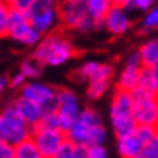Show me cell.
I'll return each instance as SVG.
<instances>
[{"label": "cell", "instance_id": "cell-1", "mask_svg": "<svg viewBox=\"0 0 158 158\" xmlns=\"http://www.w3.org/2000/svg\"><path fill=\"white\" fill-rule=\"evenodd\" d=\"M76 56V47L64 34L53 31L44 34L34 45L32 58L42 66H61Z\"/></svg>", "mask_w": 158, "mask_h": 158}, {"label": "cell", "instance_id": "cell-20", "mask_svg": "<svg viewBox=\"0 0 158 158\" xmlns=\"http://www.w3.org/2000/svg\"><path fill=\"white\" fill-rule=\"evenodd\" d=\"M110 79H90L87 81V89H85V95L89 100H100L105 94H108L111 87Z\"/></svg>", "mask_w": 158, "mask_h": 158}, {"label": "cell", "instance_id": "cell-14", "mask_svg": "<svg viewBox=\"0 0 158 158\" xmlns=\"http://www.w3.org/2000/svg\"><path fill=\"white\" fill-rule=\"evenodd\" d=\"M131 108H132V94L123 89H116L110 103V118L129 116V114H132Z\"/></svg>", "mask_w": 158, "mask_h": 158}, {"label": "cell", "instance_id": "cell-37", "mask_svg": "<svg viewBox=\"0 0 158 158\" xmlns=\"http://www.w3.org/2000/svg\"><path fill=\"white\" fill-rule=\"evenodd\" d=\"M111 2H113V3H116V5H123V6H124L127 0H111Z\"/></svg>", "mask_w": 158, "mask_h": 158}, {"label": "cell", "instance_id": "cell-6", "mask_svg": "<svg viewBox=\"0 0 158 158\" xmlns=\"http://www.w3.org/2000/svg\"><path fill=\"white\" fill-rule=\"evenodd\" d=\"M81 100L77 94L71 89H56L55 95V105L53 110L58 114L60 121V129L63 132H66L71 127V124L76 121L79 111H81Z\"/></svg>", "mask_w": 158, "mask_h": 158}, {"label": "cell", "instance_id": "cell-15", "mask_svg": "<svg viewBox=\"0 0 158 158\" xmlns=\"http://www.w3.org/2000/svg\"><path fill=\"white\" fill-rule=\"evenodd\" d=\"M142 92L156 94L158 92V66H140L139 77H137V87Z\"/></svg>", "mask_w": 158, "mask_h": 158}, {"label": "cell", "instance_id": "cell-33", "mask_svg": "<svg viewBox=\"0 0 158 158\" xmlns=\"http://www.w3.org/2000/svg\"><path fill=\"white\" fill-rule=\"evenodd\" d=\"M0 158H15V145L0 139Z\"/></svg>", "mask_w": 158, "mask_h": 158}, {"label": "cell", "instance_id": "cell-35", "mask_svg": "<svg viewBox=\"0 0 158 158\" xmlns=\"http://www.w3.org/2000/svg\"><path fill=\"white\" fill-rule=\"evenodd\" d=\"M73 158H87V147L82 145V143H74Z\"/></svg>", "mask_w": 158, "mask_h": 158}, {"label": "cell", "instance_id": "cell-9", "mask_svg": "<svg viewBox=\"0 0 158 158\" xmlns=\"http://www.w3.org/2000/svg\"><path fill=\"white\" fill-rule=\"evenodd\" d=\"M18 95L34 102L35 105H39L42 110H50V108H53V105H55L56 89L53 85L45 84L42 81L29 79V81H26L18 89Z\"/></svg>", "mask_w": 158, "mask_h": 158}, {"label": "cell", "instance_id": "cell-12", "mask_svg": "<svg viewBox=\"0 0 158 158\" xmlns=\"http://www.w3.org/2000/svg\"><path fill=\"white\" fill-rule=\"evenodd\" d=\"M76 74L82 81H90V79H110L114 77V68L110 63H102L97 60H87L79 64Z\"/></svg>", "mask_w": 158, "mask_h": 158}, {"label": "cell", "instance_id": "cell-38", "mask_svg": "<svg viewBox=\"0 0 158 158\" xmlns=\"http://www.w3.org/2000/svg\"><path fill=\"white\" fill-rule=\"evenodd\" d=\"M56 2H64V0H56Z\"/></svg>", "mask_w": 158, "mask_h": 158}, {"label": "cell", "instance_id": "cell-8", "mask_svg": "<svg viewBox=\"0 0 158 158\" xmlns=\"http://www.w3.org/2000/svg\"><path fill=\"white\" fill-rule=\"evenodd\" d=\"M132 118L137 124H158V98L156 94H148L139 89L132 92Z\"/></svg>", "mask_w": 158, "mask_h": 158}, {"label": "cell", "instance_id": "cell-22", "mask_svg": "<svg viewBox=\"0 0 158 158\" xmlns=\"http://www.w3.org/2000/svg\"><path fill=\"white\" fill-rule=\"evenodd\" d=\"M15 158H42L40 152L35 147L31 137L18 142L15 145Z\"/></svg>", "mask_w": 158, "mask_h": 158}, {"label": "cell", "instance_id": "cell-30", "mask_svg": "<svg viewBox=\"0 0 158 158\" xmlns=\"http://www.w3.org/2000/svg\"><path fill=\"white\" fill-rule=\"evenodd\" d=\"M10 8L3 0H0V37H5L6 34V23H8Z\"/></svg>", "mask_w": 158, "mask_h": 158}, {"label": "cell", "instance_id": "cell-7", "mask_svg": "<svg viewBox=\"0 0 158 158\" xmlns=\"http://www.w3.org/2000/svg\"><path fill=\"white\" fill-rule=\"evenodd\" d=\"M31 135V126L21 119L11 105H6L0 111V137L16 145L18 142Z\"/></svg>", "mask_w": 158, "mask_h": 158}, {"label": "cell", "instance_id": "cell-27", "mask_svg": "<svg viewBox=\"0 0 158 158\" xmlns=\"http://www.w3.org/2000/svg\"><path fill=\"white\" fill-rule=\"evenodd\" d=\"M155 5H156V0H127L124 6L129 11H145Z\"/></svg>", "mask_w": 158, "mask_h": 158}, {"label": "cell", "instance_id": "cell-34", "mask_svg": "<svg viewBox=\"0 0 158 158\" xmlns=\"http://www.w3.org/2000/svg\"><path fill=\"white\" fill-rule=\"evenodd\" d=\"M26 81H27V79H26L23 74H21L19 71H16V73L8 79V85H10L11 89H16V90H18V89H19V87H21V85H23Z\"/></svg>", "mask_w": 158, "mask_h": 158}, {"label": "cell", "instance_id": "cell-32", "mask_svg": "<svg viewBox=\"0 0 158 158\" xmlns=\"http://www.w3.org/2000/svg\"><path fill=\"white\" fill-rule=\"evenodd\" d=\"M3 2L8 5V8H11V10L26 11V10L32 5L34 0H3Z\"/></svg>", "mask_w": 158, "mask_h": 158}, {"label": "cell", "instance_id": "cell-31", "mask_svg": "<svg viewBox=\"0 0 158 158\" xmlns=\"http://www.w3.org/2000/svg\"><path fill=\"white\" fill-rule=\"evenodd\" d=\"M87 158H108V150L103 143L87 147Z\"/></svg>", "mask_w": 158, "mask_h": 158}, {"label": "cell", "instance_id": "cell-4", "mask_svg": "<svg viewBox=\"0 0 158 158\" xmlns=\"http://www.w3.org/2000/svg\"><path fill=\"white\" fill-rule=\"evenodd\" d=\"M26 16L39 34L44 35L53 32L60 26L58 2L56 0H34L32 5L26 10Z\"/></svg>", "mask_w": 158, "mask_h": 158}, {"label": "cell", "instance_id": "cell-36", "mask_svg": "<svg viewBox=\"0 0 158 158\" xmlns=\"http://www.w3.org/2000/svg\"><path fill=\"white\" fill-rule=\"evenodd\" d=\"M6 87H8V79L3 77V76H0V100H2V97H3V94H5Z\"/></svg>", "mask_w": 158, "mask_h": 158}, {"label": "cell", "instance_id": "cell-21", "mask_svg": "<svg viewBox=\"0 0 158 158\" xmlns=\"http://www.w3.org/2000/svg\"><path fill=\"white\" fill-rule=\"evenodd\" d=\"M110 123H111V129H113L116 137H123V135L132 134L135 126H137V123L132 118V114L121 116V118H110Z\"/></svg>", "mask_w": 158, "mask_h": 158}, {"label": "cell", "instance_id": "cell-16", "mask_svg": "<svg viewBox=\"0 0 158 158\" xmlns=\"http://www.w3.org/2000/svg\"><path fill=\"white\" fill-rule=\"evenodd\" d=\"M143 147V143L135 137V134H127L123 137H116V150L121 158H134Z\"/></svg>", "mask_w": 158, "mask_h": 158}, {"label": "cell", "instance_id": "cell-40", "mask_svg": "<svg viewBox=\"0 0 158 158\" xmlns=\"http://www.w3.org/2000/svg\"><path fill=\"white\" fill-rule=\"evenodd\" d=\"M0 139H2V137H0Z\"/></svg>", "mask_w": 158, "mask_h": 158}, {"label": "cell", "instance_id": "cell-5", "mask_svg": "<svg viewBox=\"0 0 158 158\" xmlns=\"http://www.w3.org/2000/svg\"><path fill=\"white\" fill-rule=\"evenodd\" d=\"M5 37L11 39L19 45L24 47H34L42 37V34L32 27L29 19L26 16V11L19 10H11L8 13V23H6V34Z\"/></svg>", "mask_w": 158, "mask_h": 158}, {"label": "cell", "instance_id": "cell-17", "mask_svg": "<svg viewBox=\"0 0 158 158\" xmlns=\"http://www.w3.org/2000/svg\"><path fill=\"white\" fill-rule=\"evenodd\" d=\"M139 68L137 64H129L126 63L124 68L121 69V73L116 77V89H123L127 92H132L137 87V77H139Z\"/></svg>", "mask_w": 158, "mask_h": 158}, {"label": "cell", "instance_id": "cell-26", "mask_svg": "<svg viewBox=\"0 0 158 158\" xmlns=\"http://www.w3.org/2000/svg\"><path fill=\"white\" fill-rule=\"evenodd\" d=\"M35 126H44V127H55V129H60V121H58V114L53 108L50 110H44L40 116V121Z\"/></svg>", "mask_w": 158, "mask_h": 158}, {"label": "cell", "instance_id": "cell-18", "mask_svg": "<svg viewBox=\"0 0 158 158\" xmlns=\"http://www.w3.org/2000/svg\"><path fill=\"white\" fill-rule=\"evenodd\" d=\"M140 66H158V40L148 39L137 50Z\"/></svg>", "mask_w": 158, "mask_h": 158}, {"label": "cell", "instance_id": "cell-13", "mask_svg": "<svg viewBox=\"0 0 158 158\" xmlns=\"http://www.w3.org/2000/svg\"><path fill=\"white\" fill-rule=\"evenodd\" d=\"M10 105L13 106V110L16 111L18 116L23 119L26 124H29L31 127H34L39 123L42 113H44V110H42L39 105H35L34 102H31V100H27L21 95L13 98V102Z\"/></svg>", "mask_w": 158, "mask_h": 158}, {"label": "cell", "instance_id": "cell-11", "mask_svg": "<svg viewBox=\"0 0 158 158\" xmlns=\"http://www.w3.org/2000/svg\"><path fill=\"white\" fill-rule=\"evenodd\" d=\"M32 142L40 152L44 158H50L52 153L58 148L60 143L66 139V135L61 129L55 127H44V126H34L31 127V135Z\"/></svg>", "mask_w": 158, "mask_h": 158}, {"label": "cell", "instance_id": "cell-2", "mask_svg": "<svg viewBox=\"0 0 158 158\" xmlns=\"http://www.w3.org/2000/svg\"><path fill=\"white\" fill-rule=\"evenodd\" d=\"M64 135L73 143H82L85 147H92L105 143L106 127L103 126L100 113L92 106H85V108H81L76 121L64 132Z\"/></svg>", "mask_w": 158, "mask_h": 158}, {"label": "cell", "instance_id": "cell-29", "mask_svg": "<svg viewBox=\"0 0 158 158\" xmlns=\"http://www.w3.org/2000/svg\"><path fill=\"white\" fill-rule=\"evenodd\" d=\"M134 158H158V139L143 145L142 150Z\"/></svg>", "mask_w": 158, "mask_h": 158}, {"label": "cell", "instance_id": "cell-28", "mask_svg": "<svg viewBox=\"0 0 158 158\" xmlns=\"http://www.w3.org/2000/svg\"><path fill=\"white\" fill-rule=\"evenodd\" d=\"M73 148H74V143L68 139H64L50 158H73Z\"/></svg>", "mask_w": 158, "mask_h": 158}, {"label": "cell", "instance_id": "cell-25", "mask_svg": "<svg viewBox=\"0 0 158 158\" xmlns=\"http://www.w3.org/2000/svg\"><path fill=\"white\" fill-rule=\"evenodd\" d=\"M134 134L143 145H147L152 140L158 139V129L153 124H137L134 129Z\"/></svg>", "mask_w": 158, "mask_h": 158}, {"label": "cell", "instance_id": "cell-3", "mask_svg": "<svg viewBox=\"0 0 158 158\" xmlns=\"http://www.w3.org/2000/svg\"><path fill=\"white\" fill-rule=\"evenodd\" d=\"M58 21L63 29L76 31L81 34H87L100 27V24L90 18L82 0H64V2H60Z\"/></svg>", "mask_w": 158, "mask_h": 158}, {"label": "cell", "instance_id": "cell-24", "mask_svg": "<svg viewBox=\"0 0 158 158\" xmlns=\"http://www.w3.org/2000/svg\"><path fill=\"white\" fill-rule=\"evenodd\" d=\"M143 16L140 19V31L142 32H153L158 27V8L156 5L148 8L145 11H142Z\"/></svg>", "mask_w": 158, "mask_h": 158}, {"label": "cell", "instance_id": "cell-10", "mask_svg": "<svg viewBox=\"0 0 158 158\" xmlns=\"http://www.w3.org/2000/svg\"><path fill=\"white\" fill-rule=\"evenodd\" d=\"M132 24L134 21L131 16V11L123 5L113 3L110 6V10L105 13L102 23H100V27H103L113 37H119V35H124L131 31Z\"/></svg>", "mask_w": 158, "mask_h": 158}, {"label": "cell", "instance_id": "cell-23", "mask_svg": "<svg viewBox=\"0 0 158 158\" xmlns=\"http://www.w3.org/2000/svg\"><path fill=\"white\" fill-rule=\"evenodd\" d=\"M18 71L27 79V81H29V79H37L42 74V64L39 61H35L31 56V58H26L24 61H21Z\"/></svg>", "mask_w": 158, "mask_h": 158}, {"label": "cell", "instance_id": "cell-39", "mask_svg": "<svg viewBox=\"0 0 158 158\" xmlns=\"http://www.w3.org/2000/svg\"><path fill=\"white\" fill-rule=\"evenodd\" d=\"M42 158H44V156H42Z\"/></svg>", "mask_w": 158, "mask_h": 158}, {"label": "cell", "instance_id": "cell-19", "mask_svg": "<svg viewBox=\"0 0 158 158\" xmlns=\"http://www.w3.org/2000/svg\"><path fill=\"white\" fill-rule=\"evenodd\" d=\"M82 3L85 6V10H87V13L90 15V18L98 24L102 23L105 13L113 5L111 0H82Z\"/></svg>", "mask_w": 158, "mask_h": 158}]
</instances>
